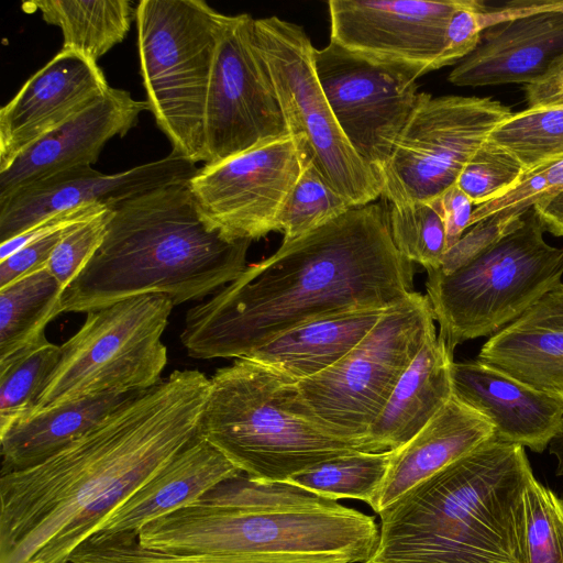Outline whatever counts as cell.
I'll use <instances>...</instances> for the list:
<instances>
[{"label":"cell","instance_id":"7402d4cb","mask_svg":"<svg viewBox=\"0 0 563 563\" xmlns=\"http://www.w3.org/2000/svg\"><path fill=\"white\" fill-rule=\"evenodd\" d=\"M241 473L219 450L196 434L156 475L115 508L92 534L137 536L147 523L198 501L217 485Z\"/></svg>","mask_w":563,"mask_h":563},{"label":"cell","instance_id":"f1b7e54d","mask_svg":"<svg viewBox=\"0 0 563 563\" xmlns=\"http://www.w3.org/2000/svg\"><path fill=\"white\" fill-rule=\"evenodd\" d=\"M64 289L43 268L0 288V361H3L45 334L60 314Z\"/></svg>","mask_w":563,"mask_h":563},{"label":"cell","instance_id":"5bb4252c","mask_svg":"<svg viewBox=\"0 0 563 563\" xmlns=\"http://www.w3.org/2000/svg\"><path fill=\"white\" fill-rule=\"evenodd\" d=\"M314 65L343 134L379 177L421 98L419 76L372 63L332 42L314 49Z\"/></svg>","mask_w":563,"mask_h":563},{"label":"cell","instance_id":"60d3db41","mask_svg":"<svg viewBox=\"0 0 563 563\" xmlns=\"http://www.w3.org/2000/svg\"><path fill=\"white\" fill-rule=\"evenodd\" d=\"M76 225L36 239L0 261V288L46 268L57 244Z\"/></svg>","mask_w":563,"mask_h":563},{"label":"cell","instance_id":"9c48e42d","mask_svg":"<svg viewBox=\"0 0 563 563\" xmlns=\"http://www.w3.org/2000/svg\"><path fill=\"white\" fill-rule=\"evenodd\" d=\"M174 306L166 296L146 295L87 312L60 345L33 410L156 385L168 362L162 336Z\"/></svg>","mask_w":563,"mask_h":563},{"label":"cell","instance_id":"e575fe53","mask_svg":"<svg viewBox=\"0 0 563 563\" xmlns=\"http://www.w3.org/2000/svg\"><path fill=\"white\" fill-rule=\"evenodd\" d=\"M389 225L397 250L411 263L439 268L448 251L444 222L428 201L390 205Z\"/></svg>","mask_w":563,"mask_h":563},{"label":"cell","instance_id":"4316f807","mask_svg":"<svg viewBox=\"0 0 563 563\" xmlns=\"http://www.w3.org/2000/svg\"><path fill=\"white\" fill-rule=\"evenodd\" d=\"M135 394L88 397L33 410L16 419L0 431L1 473L43 462L80 438Z\"/></svg>","mask_w":563,"mask_h":563},{"label":"cell","instance_id":"4dcf8cb0","mask_svg":"<svg viewBox=\"0 0 563 563\" xmlns=\"http://www.w3.org/2000/svg\"><path fill=\"white\" fill-rule=\"evenodd\" d=\"M487 141L516 158L525 177L563 158V107L514 112Z\"/></svg>","mask_w":563,"mask_h":563},{"label":"cell","instance_id":"9a60e30c","mask_svg":"<svg viewBox=\"0 0 563 563\" xmlns=\"http://www.w3.org/2000/svg\"><path fill=\"white\" fill-rule=\"evenodd\" d=\"M301 172L292 136L214 164L189 179L197 211L211 231L232 241H254L275 231V221Z\"/></svg>","mask_w":563,"mask_h":563},{"label":"cell","instance_id":"ac0fdd59","mask_svg":"<svg viewBox=\"0 0 563 563\" xmlns=\"http://www.w3.org/2000/svg\"><path fill=\"white\" fill-rule=\"evenodd\" d=\"M109 88L98 63L79 52L62 48L1 108L0 172Z\"/></svg>","mask_w":563,"mask_h":563},{"label":"cell","instance_id":"ba28073f","mask_svg":"<svg viewBox=\"0 0 563 563\" xmlns=\"http://www.w3.org/2000/svg\"><path fill=\"white\" fill-rule=\"evenodd\" d=\"M224 14L203 0H141L140 73L148 110L173 151L207 162V98Z\"/></svg>","mask_w":563,"mask_h":563},{"label":"cell","instance_id":"ee69618b","mask_svg":"<svg viewBox=\"0 0 563 563\" xmlns=\"http://www.w3.org/2000/svg\"><path fill=\"white\" fill-rule=\"evenodd\" d=\"M527 109L563 107V52L538 78L523 86Z\"/></svg>","mask_w":563,"mask_h":563},{"label":"cell","instance_id":"277c9868","mask_svg":"<svg viewBox=\"0 0 563 563\" xmlns=\"http://www.w3.org/2000/svg\"><path fill=\"white\" fill-rule=\"evenodd\" d=\"M532 476L523 446L492 438L383 509L366 563H519L518 518Z\"/></svg>","mask_w":563,"mask_h":563},{"label":"cell","instance_id":"5b68a950","mask_svg":"<svg viewBox=\"0 0 563 563\" xmlns=\"http://www.w3.org/2000/svg\"><path fill=\"white\" fill-rule=\"evenodd\" d=\"M137 539L158 552L230 554L239 563H366L379 529L339 503L239 508L199 499L147 523Z\"/></svg>","mask_w":563,"mask_h":563},{"label":"cell","instance_id":"e0dca14e","mask_svg":"<svg viewBox=\"0 0 563 563\" xmlns=\"http://www.w3.org/2000/svg\"><path fill=\"white\" fill-rule=\"evenodd\" d=\"M197 170L196 163L175 152L115 174H102L91 166L64 170L0 202V242L69 209L87 205L112 209L146 191L187 183Z\"/></svg>","mask_w":563,"mask_h":563},{"label":"cell","instance_id":"7a4b0ae2","mask_svg":"<svg viewBox=\"0 0 563 563\" xmlns=\"http://www.w3.org/2000/svg\"><path fill=\"white\" fill-rule=\"evenodd\" d=\"M412 264L395 246L386 203L352 207L191 307L180 341L194 358H243L317 318L394 307L415 291Z\"/></svg>","mask_w":563,"mask_h":563},{"label":"cell","instance_id":"74e56055","mask_svg":"<svg viewBox=\"0 0 563 563\" xmlns=\"http://www.w3.org/2000/svg\"><path fill=\"white\" fill-rule=\"evenodd\" d=\"M113 210L106 209L77 224L60 240L52 253L46 269L65 290L85 268L101 245Z\"/></svg>","mask_w":563,"mask_h":563},{"label":"cell","instance_id":"44dd1931","mask_svg":"<svg viewBox=\"0 0 563 563\" xmlns=\"http://www.w3.org/2000/svg\"><path fill=\"white\" fill-rule=\"evenodd\" d=\"M562 52L563 8L541 11L485 30L448 80L461 87L526 85Z\"/></svg>","mask_w":563,"mask_h":563},{"label":"cell","instance_id":"b9f144b4","mask_svg":"<svg viewBox=\"0 0 563 563\" xmlns=\"http://www.w3.org/2000/svg\"><path fill=\"white\" fill-rule=\"evenodd\" d=\"M106 209L108 208L103 206L87 205L53 214L25 232L2 242L0 244V261L7 258L22 246L36 239L85 222Z\"/></svg>","mask_w":563,"mask_h":563},{"label":"cell","instance_id":"8fae6325","mask_svg":"<svg viewBox=\"0 0 563 563\" xmlns=\"http://www.w3.org/2000/svg\"><path fill=\"white\" fill-rule=\"evenodd\" d=\"M253 43L269 74L289 135L352 207L382 195L377 174L343 134L319 81L305 29L278 16L254 20Z\"/></svg>","mask_w":563,"mask_h":563},{"label":"cell","instance_id":"1f68e13d","mask_svg":"<svg viewBox=\"0 0 563 563\" xmlns=\"http://www.w3.org/2000/svg\"><path fill=\"white\" fill-rule=\"evenodd\" d=\"M60 357V345L44 334L0 361V431L32 411Z\"/></svg>","mask_w":563,"mask_h":563},{"label":"cell","instance_id":"d6a6232c","mask_svg":"<svg viewBox=\"0 0 563 563\" xmlns=\"http://www.w3.org/2000/svg\"><path fill=\"white\" fill-rule=\"evenodd\" d=\"M517 540L519 563H563V497L534 475L522 493Z\"/></svg>","mask_w":563,"mask_h":563},{"label":"cell","instance_id":"7c38bea8","mask_svg":"<svg viewBox=\"0 0 563 563\" xmlns=\"http://www.w3.org/2000/svg\"><path fill=\"white\" fill-rule=\"evenodd\" d=\"M490 97L422 92L379 175L390 205L430 201L456 180L488 134L512 114Z\"/></svg>","mask_w":563,"mask_h":563},{"label":"cell","instance_id":"f6af8a7d","mask_svg":"<svg viewBox=\"0 0 563 563\" xmlns=\"http://www.w3.org/2000/svg\"><path fill=\"white\" fill-rule=\"evenodd\" d=\"M532 208L547 232L563 236V189Z\"/></svg>","mask_w":563,"mask_h":563},{"label":"cell","instance_id":"d6986e66","mask_svg":"<svg viewBox=\"0 0 563 563\" xmlns=\"http://www.w3.org/2000/svg\"><path fill=\"white\" fill-rule=\"evenodd\" d=\"M148 110L129 91L109 90L78 114L42 136L0 172V202L67 169L91 166L108 141L124 136Z\"/></svg>","mask_w":563,"mask_h":563},{"label":"cell","instance_id":"484cf974","mask_svg":"<svg viewBox=\"0 0 563 563\" xmlns=\"http://www.w3.org/2000/svg\"><path fill=\"white\" fill-rule=\"evenodd\" d=\"M388 309L327 314L297 325L243 358L300 382L324 372L349 354Z\"/></svg>","mask_w":563,"mask_h":563},{"label":"cell","instance_id":"8d00e7d4","mask_svg":"<svg viewBox=\"0 0 563 563\" xmlns=\"http://www.w3.org/2000/svg\"><path fill=\"white\" fill-rule=\"evenodd\" d=\"M69 563H238L229 554H169L142 547L136 534H92L71 554Z\"/></svg>","mask_w":563,"mask_h":563},{"label":"cell","instance_id":"2e32d148","mask_svg":"<svg viewBox=\"0 0 563 563\" xmlns=\"http://www.w3.org/2000/svg\"><path fill=\"white\" fill-rule=\"evenodd\" d=\"M472 0H330V42L419 77L437 70L449 22Z\"/></svg>","mask_w":563,"mask_h":563},{"label":"cell","instance_id":"7bdbcfd3","mask_svg":"<svg viewBox=\"0 0 563 563\" xmlns=\"http://www.w3.org/2000/svg\"><path fill=\"white\" fill-rule=\"evenodd\" d=\"M428 202L438 210L444 222L449 250L470 228L474 205L456 184Z\"/></svg>","mask_w":563,"mask_h":563},{"label":"cell","instance_id":"8992f818","mask_svg":"<svg viewBox=\"0 0 563 563\" xmlns=\"http://www.w3.org/2000/svg\"><path fill=\"white\" fill-rule=\"evenodd\" d=\"M197 435L252 479L286 482L324 461L374 452L343 439L303 407L295 380L250 358L212 375Z\"/></svg>","mask_w":563,"mask_h":563},{"label":"cell","instance_id":"603a6c76","mask_svg":"<svg viewBox=\"0 0 563 563\" xmlns=\"http://www.w3.org/2000/svg\"><path fill=\"white\" fill-rule=\"evenodd\" d=\"M477 360L563 401V283L489 336Z\"/></svg>","mask_w":563,"mask_h":563},{"label":"cell","instance_id":"f546056e","mask_svg":"<svg viewBox=\"0 0 563 563\" xmlns=\"http://www.w3.org/2000/svg\"><path fill=\"white\" fill-rule=\"evenodd\" d=\"M393 455L394 450L347 454L319 463L286 482L333 500L353 498L371 505L385 481Z\"/></svg>","mask_w":563,"mask_h":563},{"label":"cell","instance_id":"836d02e7","mask_svg":"<svg viewBox=\"0 0 563 563\" xmlns=\"http://www.w3.org/2000/svg\"><path fill=\"white\" fill-rule=\"evenodd\" d=\"M299 148L301 172L275 221V231L283 233V241L300 238L352 208L328 184L302 148Z\"/></svg>","mask_w":563,"mask_h":563},{"label":"cell","instance_id":"30bf717a","mask_svg":"<svg viewBox=\"0 0 563 563\" xmlns=\"http://www.w3.org/2000/svg\"><path fill=\"white\" fill-rule=\"evenodd\" d=\"M426 295L411 292L385 311L367 335L336 364L297 382L300 400L332 433L380 452L368 431L399 378L435 328Z\"/></svg>","mask_w":563,"mask_h":563},{"label":"cell","instance_id":"ffe728a7","mask_svg":"<svg viewBox=\"0 0 563 563\" xmlns=\"http://www.w3.org/2000/svg\"><path fill=\"white\" fill-rule=\"evenodd\" d=\"M453 396L482 413L495 438L542 453L563 432V401L472 360L454 362Z\"/></svg>","mask_w":563,"mask_h":563},{"label":"cell","instance_id":"bcb514c9","mask_svg":"<svg viewBox=\"0 0 563 563\" xmlns=\"http://www.w3.org/2000/svg\"><path fill=\"white\" fill-rule=\"evenodd\" d=\"M549 452L554 455L558 462L555 474L563 478V432L551 441Z\"/></svg>","mask_w":563,"mask_h":563},{"label":"cell","instance_id":"d590c367","mask_svg":"<svg viewBox=\"0 0 563 563\" xmlns=\"http://www.w3.org/2000/svg\"><path fill=\"white\" fill-rule=\"evenodd\" d=\"M522 178L519 162L486 140L462 169L456 185L477 207L504 196Z\"/></svg>","mask_w":563,"mask_h":563},{"label":"cell","instance_id":"4fadbf2b","mask_svg":"<svg viewBox=\"0 0 563 563\" xmlns=\"http://www.w3.org/2000/svg\"><path fill=\"white\" fill-rule=\"evenodd\" d=\"M254 18L227 15L210 78L205 164L289 136L266 66L253 43Z\"/></svg>","mask_w":563,"mask_h":563},{"label":"cell","instance_id":"ab89813d","mask_svg":"<svg viewBox=\"0 0 563 563\" xmlns=\"http://www.w3.org/2000/svg\"><path fill=\"white\" fill-rule=\"evenodd\" d=\"M523 216L496 212L476 222L446 251L435 269L445 275L457 271L514 231Z\"/></svg>","mask_w":563,"mask_h":563},{"label":"cell","instance_id":"d4e9b609","mask_svg":"<svg viewBox=\"0 0 563 563\" xmlns=\"http://www.w3.org/2000/svg\"><path fill=\"white\" fill-rule=\"evenodd\" d=\"M453 351L432 329L368 431L380 451L411 440L452 398Z\"/></svg>","mask_w":563,"mask_h":563},{"label":"cell","instance_id":"6da1fadb","mask_svg":"<svg viewBox=\"0 0 563 563\" xmlns=\"http://www.w3.org/2000/svg\"><path fill=\"white\" fill-rule=\"evenodd\" d=\"M209 384L174 371L43 462L0 473V563H69L196 437Z\"/></svg>","mask_w":563,"mask_h":563},{"label":"cell","instance_id":"3957f363","mask_svg":"<svg viewBox=\"0 0 563 563\" xmlns=\"http://www.w3.org/2000/svg\"><path fill=\"white\" fill-rule=\"evenodd\" d=\"M112 210L101 245L62 295V313H87L146 295L166 296L176 306L221 289L246 268L252 242L209 230L188 181L146 191Z\"/></svg>","mask_w":563,"mask_h":563},{"label":"cell","instance_id":"cb8c5ba5","mask_svg":"<svg viewBox=\"0 0 563 563\" xmlns=\"http://www.w3.org/2000/svg\"><path fill=\"white\" fill-rule=\"evenodd\" d=\"M495 435L477 410L452 398L405 445L394 450L385 481L369 505L379 514L410 488Z\"/></svg>","mask_w":563,"mask_h":563},{"label":"cell","instance_id":"83f0119b","mask_svg":"<svg viewBox=\"0 0 563 563\" xmlns=\"http://www.w3.org/2000/svg\"><path fill=\"white\" fill-rule=\"evenodd\" d=\"M26 13L60 29L63 49L81 53L98 62L126 36L136 8L130 0H33L22 2Z\"/></svg>","mask_w":563,"mask_h":563},{"label":"cell","instance_id":"f35d334b","mask_svg":"<svg viewBox=\"0 0 563 563\" xmlns=\"http://www.w3.org/2000/svg\"><path fill=\"white\" fill-rule=\"evenodd\" d=\"M563 189V158L522 178L504 196L473 209L470 227L496 213L525 214L530 208L544 202Z\"/></svg>","mask_w":563,"mask_h":563},{"label":"cell","instance_id":"52a82bcc","mask_svg":"<svg viewBox=\"0 0 563 563\" xmlns=\"http://www.w3.org/2000/svg\"><path fill=\"white\" fill-rule=\"evenodd\" d=\"M533 208L495 245L451 274L428 269L427 298L451 351L492 336L562 284L563 247L548 244Z\"/></svg>","mask_w":563,"mask_h":563}]
</instances>
